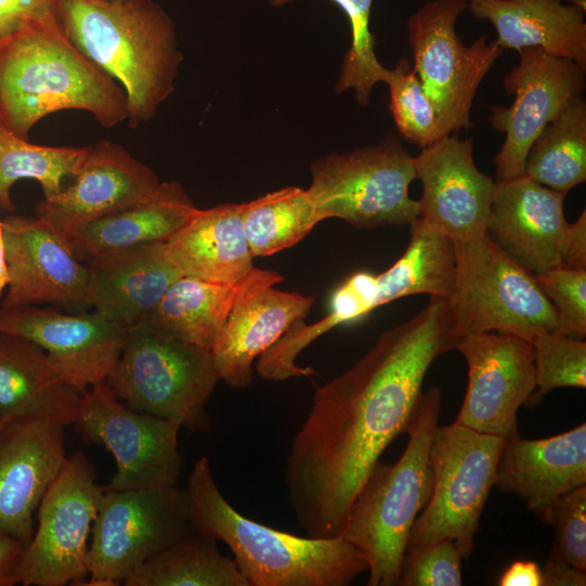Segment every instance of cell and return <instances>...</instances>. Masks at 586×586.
<instances>
[{"mask_svg":"<svg viewBox=\"0 0 586 586\" xmlns=\"http://www.w3.org/2000/svg\"><path fill=\"white\" fill-rule=\"evenodd\" d=\"M447 297L383 331L349 369L317 387L292 441L284 481L307 536L342 534L352 505L385 448L409 426L434 360L455 349Z\"/></svg>","mask_w":586,"mask_h":586,"instance_id":"1","label":"cell"},{"mask_svg":"<svg viewBox=\"0 0 586 586\" xmlns=\"http://www.w3.org/2000/svg\"><path fill=\"white\" fill-rule=\"evenodd\" d=\"M60 16L77 50L123 88L129 126L152 119L183 59L166 11L153 0H60Z\"/></svg>","mask_w":586,"mask_h":586,"instance_id":"2","label":"cell"},{"mask_svg":"<svg viewBox=\"0 0 586 586\" xmlns=\"http://www.w3.org/2000/svg\"><path fill=\"white\" fill-rule=\"evenodd\" d=\"M91 114L105 128L127 119L123 88L66 37L61 23L28 26L0 37V120L28 139L47 115Z\"/></svg>","mask_w":586,"mask_h":586,"instance_id":"3","label":"cell"},{"mask_svg":"<svg viewBox=\"0 0 586 586\" xmlns=\"http://www.w3.org/2000/svg\"><path fill=\"white\" fill-rule=\"evenodd\" d=\"M192 528L225 543L249 586H346L368 570L362 553L342 536H295L249 519L219 491L206 456L188 476Z\"/></svg>","mask_w":586,"mask_h":586,"instance_id":"4","label":"cell"},{"mask_svg":"<svg viewBox=\"0 0 586 586\" xmlns=\"http://www.w3.org/2000/svg\"><path fill=\"white\" fill-rule=\"evenodd\" d=\"M442 405V392L422 393L405 433L409 441L393 464L375 463L359 489L341 536L368 564V586H395L409 535L432 493L430 446Z\"/></svg>","mask_w":586,"mask_h":586,"instance_id":"5","label":"cell"},{"mask_svg":"<svg viewBox=\"0 0 586 586\" xmlns=\"http://www.w3.org/2000/svg\"><path fill=\"white\" fill-rule=\"evenodd\" d=\"M220 381L211 349L165 336L145 324L127 331L105 384L129 408L192 433L213 426L206 403Z\"/></svg>","mask_w":586,"mask_h":586,"instance_id":"6","label":"cell"},{"mask_svg":"<svg viewBox=\"0 0 586 586\" xmlns=\"http://www.w3.org/2000/svg\"><path fill=\"white\" fill-rule=\"evenodd\" d=\"M453 244L455 278L447 300L457 341L495 332L531 343L542 332H560L556 310L534 273L505 254L487 233Z\"/></svg>","mask_w":586,"mask_h":586,"instance_id":"7","label":"cell"},{"mask_svg":"<svg viewBox=\"0 0 586 586\" xmlns=\"http://www.w3.org/2000/svg\"><path fill=\"white\" fill-rule=\"evenodd\" d=\"M505 442L455 422L436 426L429 454L432 493L407 548L448 539L463 559L471 556Z\"/></svg>","mask_w":586,"mask_h":586,"instance_id":"8","label":"cell"},{"mask_svg":"<svg viewBox=\"0 0 586 586\" xmlns=\"http://www.w3.org/2000/svg\"><path fill=\"white\" fill-rule=\"evenodd\" d=\"M307 192L321 220L340 218L357 228L410 225L419 203L409 195L413 156L388 135L347 153H331L310 166Z\"/></svg>","mask_w":586,"mask_h":586,"instance_id":"9","label":"cell"},{"mask_svg":"<svg viewBox=\"0 0 586 586\" xmlns=\"http://www.w3.org/2000/svg\"><path fill=\"white\" fill-rule=\"evenodd\" d=\"M192 530L186 488L103 491L81 585H119Z\"/></svg>","mask_w":586,"mask_h":586,"instance_id":"10","label":"cell"},{"mask_svg":"<svg viewBox=\"0 0 586 586\" xmlns=\"http://www.w3.org/2000/svg\"><path fill=\"white\" fill-rule=\"evenodd\" d=\"M103 487L85 454L67 457L44 493L38 527L21 553L15 577L24 586L81 585L89 575L88 536Z\"/></svg>","mask_w":586,"mask_h":586,"instance_id":"11","label":"cell"},{"mask_svg":"<svg viewBox=\"0 0 586 586\" xmlns=\"http://www.w3.org/2000/svg\"><path fill=\"white\" fill-rule=\"evenodd\" d=\"M466 9L467 0H432L407 21L412 67L449 135L471 126L477 88L504 51L487 35L462 43L456 22Z\"/></svg>","mask_w":586,"mask_h":586,"instance_id":"12","label":"cell"},{"mask_svg":"<svg viewBox=\"0 0 586 586\" xmlns=\"http://www.w3.org/2000/svg\"><path fill=\"white\" fill-rule=\"evenodd\" d=\"M88 443L103 445L114 457L116 472L103 491L164 488L178 485L182 457L180 426L167 419L136 411L105 384L80 395L72 422Z\"/></svg>","mask_w":586,"mask_h":586,"instance_id":"13","label":"cell"},{"mask_svg":"<svg viewBox=\"0 0 586 586\" xmlns=\"http://www.w3.org/2000/svg\"><path fill=\"white\" fill-rule=\"evenodd\" d=\"M519 62L504 77L506 92L513 94L510 106H492V127L505 133L494 162L496 179L508 180L524 174L528 150L544 129L586 87V69L539 48L518 50Z\"/></svg>","mask_w":586,"mask_h":586,"instance_id":"14","label":"cell"},{"mask_svg":"<svg viewBox=\"0 0 586 586\" xmlns=\"http://www.w3.org/2000/svg\"><path fill=\"white\" fill-rule=\"evenodd\" d=\"M468 366L455 423L505 440L519 435L517 412L536 388L532 344L502 333L464 335L455 345Z\"/></svg>","mask_w":586,"mask_h":586,"instance_id":"15","label":"cell"},{"mask_svg":"<svg viewBox=\"0 0 586 586\" xmlns=\"http://www.w3.org/2000/svg\"><path fill=\"white\" fill-rule=\"evenodd\" d=\"M409 226L410 239L403 255L379 275L362 271L346 279L331 296L330 313L310 324L314 335L355 322L377 307L405 296L450 295L455 278L453 242L419 217Z\"/></svg>","mask_w":586,"mask_h":586,"instance_id":"16","label":"cell"},{"mask_svg":"<svg viewBox=\"0 0 586 586\" xmlns=\"http://www.w3.org/2000/svg\"><path fill=\"white\" fill-rule=\"evenodd\" d=\"M0 332L40 346L80 394L106 382L127 335L126 329L97 310L67 314L39 305L0 306Z\"/></svg>","mask_w":586,"mask_h":586,"instance_id":"17","label":"cell"},{"mask_svg":"<svg viewBox=\"0 0 586 586\" xmlns=\"http://www.w3.org/2000/svg\"><path fill=\"white\" fill-rule=\"evenodd\" d=\"M72 179L35 208L36 217L67 242L92 221L150 199L162 182L151 167L111 140L88 146Z\"/></svg>","mask_w":586,"mask_h":586,"instance_id":"18","label":"cell"},{"mask_svg":"<svg viewBox=\"0 0 586 586\" xmlns=\"http://www.w3.org/2000/svg\"><path fill=\"white\" fill-rule=\"evenodd\" d=\"M2 228L8 291L1 307H89V267L69 242L36 216L10 215Z\"/></svg>","mask_w":586,"mask_h":586,"instance_id":"19","label":"cell"},{"mask_svg":"<svg viewBox=\"0 0 586 586\" xmlns=\"http://www.w3.org/2000/svg\"><path fill=\"white\" fill-rule=\"evenodd\" d=\"M472 152L471 140L448 135L413 156L419 217L453 243L487 233L496 180L475 166Z\"/></svg>","mask_w":586,"mask_h":586,"instance_id":"20","label":"cell"},{"mask_svg":"<svg viewBox=\"0 0 586 586\" xmlns=\"http://www.w3.org/2000/svg\"><path fill=\"white\" fill-rule=\"evenodd\" d=\"M63 425L34 417L0 422V532L24 545L34 513L66 460Z\"/></svg>","mask_w":586,"mask_h":586,"instance_id":"21","label":"cell"},{"mask_svg":"<svg viewBox=\"0 0 586 586\" xmlns=\"http://www.w3.org/2000/svg\"><path fill=\"white\" fill-rule=\"evenodd\" d=\"M565 195L524 175L496 180L486 232L532 273L561 266L570 226L563 209Z\"/></svg>","mask_w":586,"mask_h":586,"instance_id":"22","label":"cell"},{"mask_svg":"<svg viewBox=\"0 0 586 586\" xmlns=\"http://www.w3.org/2000/svg\"><path fill=\"white\" fill-rule=\"evenodd\" d=\"M495 486L540 515L562 495L586 486V424L540 440L507 438Z\"/></svg>","mask_w":586,"mask_h":586,"instance_id":"23","label":"cell"},{"mask_svg":"<svg viewBox=\"0 0 586 586\" xmlns=\"http://www.w3.org/2000/svg\"><path fill=\"white\" fill-rule=\"evenodd\" d=\"M89 267V307L127 331L142 324L181 272L166 242L139 245L94 257Z\"/></svg>","mask_w":586,"mask_h":586,"instance_id":"24","label":"cell"},{"mask_svg":"<svg viewBox=\"0 0 586 586\" xmlns=\"http://www.w3.org/2000/svg\"><path fill=\"white\" fill-rule=\"evenodd\" d=\"M282 280L276 271L255 267L235 282L182 276L167 289L142 324L165 336L212 351L234 306Z\"/></svg>","mask_w":586,"mask_h":586,"instance_id":"25","label":"cell"},{"mask_svg":"<svg viewBox=\"0 0 586 586\" xmlns=\"http://www.w3.org/2000/svg\"><path fill=\"white\" fill-rule=\"evenodd\" d=\"M313 304L310 296L273 285L239 302L211 351L219 379L233 388L249 386L255 358L305 319Z\"/></svg>","mask_w":586,"mask_h":586,"instance_id":"26","label":"cell"},{"mask_svg":"<svg viewBox=\"0 0 586 586\" xmlns=\"http://www.w3.org/2000/svg\"><path fill=\"white\" fill-rule=\"evenodd\" d=\"M467 8L493 25L502 50L539 48L586 69L584 10L562 0H467Z\"/></svg>","mask_w":586,"mask_h":586,"instance_id":"27","label":"cell"},{"mask_svg":"<svg viewBox=\"0 0 586 586\" xmlns=\"http://www.w3.org/2000/svg\"><path fill=\"white\" fill-rule=\"evenodd\" d=\"M80 393L37 344L0 332V416L34 417L71 425Z\"/></svg>","mask_w":586,"mask_h":586,"instance_id":"28","label":"cell"},{"mask_svg":"<svg viewBox=\"0 0 586 586\" xmlns=\"http://www.w3.org/2000/svg\"><path fill=\"white\" fill-rule=\"evenodd\" d=\"M166 251L182 276L235 282L253 268L241 217V204L195 208L166 241Z\"/></svg>","mask_w":586,"mask_h":586,"instance_id":"29","label":"cell"},{"mask_svg":"<svg viewBox=\"0 0 586 586\" xmlns=\"http://www.w3.org/2000/svg\"><path fill=\"white\" fill-rule=\"evenodd\" d=\"M195 208L181 183L162 181L150 199L92 221L69 244L76 257L87 263L139 245L166 242Z\"/></svg>","mask_w":586,"mask_h":586,"instance_id":"30","label":"cell"},{"mask_svg":"<svg viewBox=\"0 0 586 586\" xmlns=\"http://www.w3.org/2000/svg\"><path fill=\"white\" fill-rule=\"evenodd\" d=\"M216 539L194 530L145 561L126 586H249L235 562L220 553Z\"/></svg>","mask_w":586,"mask_h":586,"instance_id":"31","label":"cell"},{"mask_svg":"<svg viewBox=\"0 0 586 586\" xmlns=\"http://www.w3.org/2000/svg\"><path fill=\"white\" fill-rule=\"evenodd\" d=\"M524 176L566 194L586 180V102L574 99L548 123L526 155Z\"/></svg>","mask_w":586,"mask_h":586,"instance_id":"32","label":"cell"},{"mask_svg":"<svg viewBox=\"0 0 586 586\" xmlns=\"http://www.w3.org/2000/svg\"><path fill=\"white\" fill-rule=\"evenodd\" d=\"M243 232L255 256H268L305 238L321 221L307 192L285 187L241 203Z\"/></svg>","mask_w":586,"mask_h":586,"instance_id":"33","label":"cell"},{"mask_svg":"<svg viewBox=\"0 0 586 586\" xmlns=\"http://www.w3.org/2000/svg\"><path fill=\"white\" fill-rule=\"evenodd\" d=\"M88 154L87 148L39 145L9 130L0 120V208L13 212L12 186L22 179H34L43 198L63 189V180L73 177Z\"/></svg>","mask_w":586,"mask_h":586,"instance_id":"34","label":"cell"},{"mask_svg":"<svg viewBox=\"0 0 586 586\" xmlns=\"http://www.w3.org/2000/svg\"><path fill=\"white\" fill-rule=\"evenodd\" d=\"M295 0H268L272 7H282ZM345 13L351 26V47L344 55L335 84L337 94L354 90L357 102L366 106L373 87L383 82L388 68L375 55V38L370 30L372 0H331Z\"/></svg>","mask_w":586,"mask_h":586,"instance_id":"35","label":"cell"},{"mask_svg":"<svg viewBox=\"0 0 586 586\" xmlns=\"http://www.w3.org/2000/svg\"><path fill=\"white\" fill-rule=\"evenodd\" d=\"M383 82L388 87L390 111L403 138L425 148L449 135L407 59L388 68Z\"/></svg>","mask_w":586,"mask_h":586,"instance_id":"36","label":"cell"},{"mask_svg":"<svg viewBox=\"0 0 586 586\" xmlns=\"http://www.w3.org/2000/svg\"><path fill=\"white\" fill-rule=\"evenodd\" d=\"M533 346L536 388L530 396L535 404L560 387H586V343L558 331L536 335ZM527 400V402H528Z\"/></svg>","mask_w":586,"mask_h":586,"instance_id":"37","label":"cell"},{"mask_svg":"<svg viewBox=\"0 0 586 586\" xmlns=\"http://www.w3.org/2000/svg\"><path fill=\"white\" fill-rule=\"evenodd\" d=\"M544 295L553 306L561 333L586 336V269L553 267L534 273Z\"/></svg>","mask_w":586,"mask_h":586,"instance_id":"38","label":"cell"},{"mask_svg":"<svg viewBox=\"0 0 586 586\" xmlns=\"http://www.w3.org/2000/svg\"><path fill=\"white\" fill-rule=\"evenodd\" d=\"M461 559L457 546L448 539L407 548L397 585L460 586Z\"/></svg>","mask_w":586,"mask_h":586,"instance_id":"39","label":"cell"},{"mask_svg":"<svg viewBox=\"0 0 586 586\" xmlns=\"http://www.w3.org/2000/svg\"><path fill=\"white\" fill-rule=\"evenodd\" d=\"M555 532L553 546L573 566L586 571V486L553 501L540 515Z\"/></svg>","mask_w":586,"mask_h":586,"instance_id":"40","label":"cell"},{"mask_svg":"<svg viewBox=\"0 0 586 586\" xmlns=\"http://www.w3.org/2000/svg\"><path fill=\"white\" fill-rule=\"evenodd\" d=\"M52 23H61L60 0H0V37Z\"/></svg>","mask_w":586,"mask_h":586,"instance_id":"41","label":"cell"},{"mask_svg":"<svg viewBox=\"0 0 586 586\" xmlns=\"http://www.w3.org/2000/svg\"><path fill=\"white\" fill-rule=\"evenodd\" d=\"M544 586H584L586 571L570 564L552 546L547 560L542 568Z\"/></svg>","mask_w":586,"mask_h":586,"instance_id":"42","label":"cell"},{"mask_svg":"<svg viewBox=\"0 0 586 586\" xmlns=\"http://www.w3.org/2000/svg\"><path fill=\"white\" fill-rule=\"evenodd\" d=\"M561 266L574 269H586V213L570 222L565 237Z\"/></svg>","mask_w":586,"mask_h":586,"instance_id":"43","label":"cell"},{"mask_svg":"<svg viewBox=\"0 0 586 586\" xmlns=\"http://www.w3.org/2000/svg\"><path fill=\"white\" fill-rule=\"evenodd\" d=\"M24 546L17 538L0 532V586L17 585L15 571Z\"/></svg>","mask_w":586,"mask_h":586,"instance_id":"44","label":"cell"},{"mask_svg":"<svg viewBox=\"0 0 586 586\" xmlns=\"http://www.w3.org/2000/svg\"><path fill=\"white\" fill-rule=\"evenodd\" d=\"M499 586H543L542 568L534 561H515L501 574Z\"/></svg>","mask_w":586,"mask_h":586,"instance_id":"45","label":"cell"},{"mask_svg":"<svg viewBox=\"0 0 586 586\" xmlns=\"http://www.w3.org/2000/svg\"><path fill=\"white\" fill-rule=\"evenodd\" d=\"M8 285V271L4 255V240L2 221L0 220V297L3 294L4 289Z\"/></svg>","mask_w":586,"mask_h":586,"instance_id":"46","label":"cell"},{"mask_svg":"<svg viewBox=\"0 0 586 586\" xmlns=\"http://www.w3.org/2000/svg\"><path fill=\"white\" fill-rule=\"evenodd\" d=\"M568 3L573 4L584 11H586V0H565Z\"/></svg>","mask_w":586,"mask_h":586,"instance_id":"47","label":"cell"},{"mask_svg":"<svg viewBox=\"0 0 586 586\" xmlns=\"http://www.w3.org/2000/svg\"><path fill=\"white\" fill-rule=\"evenodd\" d=\"M1 420H2V418H1V416H0V422H1Z\"/></svg>","mask_w":586,"mask_h":586,"instance_id":"48","label":"cell"}]
</instances>
